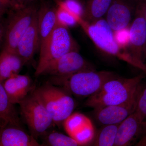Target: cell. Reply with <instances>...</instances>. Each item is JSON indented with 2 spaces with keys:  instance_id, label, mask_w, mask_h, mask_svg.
Masks as SVG:
<instances>
[{
  "instance_id": "cell-27",
  "label": "cell",
  "mask_w": 146,
  "mask_h": 146,
  "mask_svg": "<svg viewBox=\"0 0 146 146\" xmlns=\"http://www.w3.org/2000/svg\"><path fill=\"white\" fill-rule=\"evenodd\" d=\"M16 2L18 3V4L22 6H25L32 3L33 1H34L35 0H14Z\"/></svg>"
},
{
  "instance_id": "cell-8",
  "label": "cell",
  "mask_w": 146,
  "mask_h": 146,
  "mask_svg": "<svg viewBox=\"0 0 146 146\" xmlns=\"http://www.w3.org/2000/svg\"><path fill=\"white\" fill-rule=\"evenodd\" d=\"M129 52L133 57L145 63L146 56V21L141 0L136 3L135 14L129 27Z\"/></svg>"
},
{
  "instance_id": "cell-17",
  "label": "cell",
  "mask_w": 146,
  "mask_h": 146,
  "mask_svg": "<svg viewBox=\"0 0 146 146\" xmlns=\"http://www.w3.org/2000/svg\"><path fill=\"white\" fill-rule=\"evenodd\" d=\"M25 64L16 52L3 50L0 55V82L18 74Z\"/></svg>"
},
{
  "instance_id": "cell-22",
  "label": "cell",
  "mask_w": 146,
  "mask_h": 146,
  "mask_svg": "<svg viewBox=\"0 0 146 146\" xmlns=\"http://www.w3.org/2000/svg\"><path fill=\"white\" fill-rule=\"evenodd\" d=\"M44 142V145L48 146H80L77 142L71 136L56 131L51 132L47 135L45 137Z\"/></svg>"
},
{
  "instance_id": "cell-29",
  "label": "cell",
  "mask_w": 146,
  "mask_h": 146,
  "mask_svg": "<svg viewBox=\"0 0 146 146\" xmlns=\"http://www.w3.org/2000/svg\"><path fill=\"white\" fill-rule=\"evenodd\" d=\"M129 1H131L133 2L137 3V2H138V1H139V0H129Z\"/></svg>"
},
{
  "instance_id": "cell-11",
  "label": "cell",
  "mask_w": 146,
  "mask_h": 146,
  "mask_svg": "<svg viewBox=\"0 0 146 146\" xmlns=\"http://www.w3.org/2000/svg\"><path fill=\"white\" fill-rule=\"evenodd\" d=\"M136 5V3L129 0H113L105 19L113 31L129 27Z\"/></svg>"
},
{
  "instance_id": "cell-23",
  "label": "cell",
  "mask_w": 146,
  "mask_h": 146,
  "mask_svg": "<svg viewBox=\"0 0 146 146\" xmlns=\"http://www.w3.org/2000/svg\"><path fill=\"white\" fill-rule=\"evenodd\" d=\"M135 112L141 120L143 136L146 134V86L139 92Z\"/></svg>"
},
{
  "instance_id": "cell-26",
  "label": "cell",
  "mask_w": 146,
  "mask_h": 146,
  "mask_svg": "<svg viewBox=\"0 0 146 146\" xmlns=\"http://www.w3.org/2000/svg\"><path fill=\"white\" fill-rule=\"evenodd\" d=\"M114 35L118 44L124 48H126L129 43V27L114 31Z\"/></svg>"
},
{
  "instance_id": "cell-3",
  "label": "cell",
  "mask_w": 146,
  "mask_h": 146,
  "mask_svg": "<svg viewBox=\"0 0 146 146\" xmlns=\"http://www.w3.org/2000/svg\"><path fill=\"white\" fill-rule=\"evenodd\" d=\"M117 76L109 71L94 69L80 71L64 77H53L52 81L76 96L89 97L96 93L106 82Z\"/></svg>"
},
{
  "instance_id": "cell-30",
  "label": "cell",
  "mask_w": 146,
  "mask_h": 146,
  "mask_svg": "<svg viewBox=\"0 0 146 146\" xmlns=\"http://www.w3.org/2000/svg\"><path fill=\"white\" fill-rule=\"evenodd\" d=\"M55 1H58V0H55Z\"/></svg>"
},
{
  "instance_id": "cell-13",
  "label": "cell",
  "mask_w": 146,
  "mask_h": 146,
  "mask_svg": "<svg viewBox=\"0 0 146 146\" xmlns=\"http://www.w3.org/2000/svg\"><path fill=\"white\" fill-rule=\"evenodd\" d=\"M39 45L36 13L31 25L19 41L16 52L26 64L32 60L36 50L39 49Z\"/></svg>"
},
{
  "instance_id": "cell-24",
  "label": "cell",
  "mask_w": 146,
  "mask_h": 146,
  "mask_svg": "<svg viewBox=\"0 0 146 146\" xmlns=\"http://www.w3.org/2000/svg\"><path fill=\"white\" fill-rule=\"evenodd\" d=\"M57 16L58 21L66 26L72 27L78 24L77 17L59 5L58 8Z\"/></svg>"
},
{
  "instance_id": "cell-5",
  "label": "cell",
  "mask_w": 146,
  "mask_h": 146,
  "mask_svg": "<svg viewBox=\"0 0 146 146\" xmlns=\"http://www.w3.org/2000/svg\"><path fill=\"white\" fill-rule=\"evenodd\" d=\"M50 114L54 123L59 125L73 113L75 103L70 94L63 88L48 84L34 90Z\"/></svg>"
},
{
  "instance_id": "cell-25",
  "label": "cell",
  "mask_w": 146,
  "mask_h": 146,
  "mask_svg": "<svg viewBox=\"0 0 146 146\" xmlns=\"http://www.w3.org/2000/svg\"><path fill=\"white\" fill-rule=\"evenodd\" d=\"M59 6L72 13L76 17H82L84 8L77 0H64L59 1Z\"/></svg>"
},
{
  "instance_id": "cell-6",
  "label": "cell",
  "mask_w": 146,
  "mask_h": 146,
  "mask_svg": "<svg viewBox=\"0 0 146 146\" xmlns=\"http://www.w3.org/2000/svg\"><path fill=\"white\" fill-rule=\"evenodd\" d=\"M38 9L32 3L9 12L3 33V49L16 52L19 41L31 25Z\"/></svg>"
},
{
  "instance_id": "cell-2",
  "label": "cell",
  "mask_w": 146,
  "mask_h": 146,
  "mask_svg": "<svg viewBox=\"0 0 146 146\" xmlns=\"http://www.w3.org/2000/svg\"><path fill=\"white\" fill-rule=\"evenodd\" d=\"M144 76L141 74L131 78L117 76L110 80L96 93L88 98L85 106L95 109L123 103L140 90Z\"/></svg>"
},
{
  "instance_id": "cell-15",
  "label": "cell",
  "mask_w": 146,
  "mask_h": 146,
  "mask_svg": "<svg viewBox=\"0 0 146 146\" xmlns=\"http://www.w3.org/2000/svg\"><path fill=\"white\" fill-rule=\"evenodd\" d=\"M141 134L142 124L135 111L119 124L114 146L130 145L138 135Z\"/></svg>"
},
{
  "instance_id": "cell-14",
  "label": "cell",
  "mask_w": 146,
  "mask_h": 146,
  "mask_svg": "<svg viewBox=\"0 0 146 146\" xmlns=\"http://www.w3.org/2000/svg\"><path fill=\"white\" fill-rule=\"evenodd\" d=\"M1 83L2 84L9 99L15 104H19L23 101L31 90V79L25 75L18 74Z\"/></svg>"
},
{
  "instance_id": "cell-9",
  "label": "cell",
  "mask_w": 146,
  "mask_h": 146,
  "mask_svg": "<svg viewBox=\"0 0 146 146\" xmlns=\"http://www.w3.org/2000/svg\"><path fill=\"white\" fill-rule=\"evenodd\" d=\"M88 69L93 68L79 51H72L50 64L42 75L48 74L54 77H64Z\"/></svg>"
},
{
  "instance_id": "cell-7",
  "label": "cell",
  "mask_w": 146,
  "mask_h": 146,
  "mask_svg": "<svg viewBox=\"0 0 146 146\" xmlns=\"http://www.w3.org/2000/svg\"><path fill=\"white\" fill-rule=\"evenodd\" d=\"M19 104L21 115L35 138L44 135L54 123L50 114L34 91Z\"/></svg>"
},
{
  "instance_id": "cell-1",
  "label": "cell",
  "mask_w": 146,
  "mask_h": 146,
  "mask_svg": "<svg viewBox=\"0 0 146 146\" xmlns=\"http://www.w3.org/2000/svg\"><path fill=\"white\" fill-rule=\"evenodd\" d=\"M77 21L97 48L106 53L140 69L146 74V64L133 57L128 51L118 44L115 38L114 31L105 18L89 23L82 17H78Z\"/></svg>"
},
{
  "instance_id": "cell-28",
  "label": "cell",
  "mask_w": 146,
  "mask_h": 146,
  "mask_svg": "<svg viewBox=\"0 0 146 146\" xmlns=\"http://www.w3.org/2000/svg\"><path fill=\"white\" fill-rule=\"evenodd\" d=\"M136 146H146V134L143 136L141 140L136 144Z\"/></svg>"
},
{
  "instance_id": "cell-10",
  "label": "cell",
  "mask_w": 146,
  "mask_h": 146,
  "mask_svg": "<svg viewBox=\"0 0 146 146\" xmlns=\"http://www.w3.org/2000/svg\"><path fill=\"white\" fill-rule=\"evenodd\" d=\"M141 88L130 99L123 103L94 109L96 119L103 125L121 123L136 110L138 94Z\"/></svg>"
},
{
  "instance_id": "cell-16",
  "label": "cell",
  "mask_w": 146,
  "mask_h": 146,
  "mask_svg": "<svg viewBox=\"0 0 146 146\" xmlns=\"http://www.w3.org/2000/svg\"><path fill=\"white\" fill-rule=\"evenodd\" d=\"M36 138L22 127L9 126L1 128V146H40Z\"/></svg>"
},
{
  "instance_id": "cell-4",
  "label": "cell",
  "mask_w": 146,
  "mask_h": 146,
  "mask_svg": "<svg viewBox=\"0 0 146 146\" xmlns=\"http://www.w3.org/2000/svg\"><path fill=\"white\" fill-rule=\"evenodd\" d=\"M79 47L70 33L68 27L58 21L46 46L39 54L35 74L42 75L48 66L61 56L72 51H79Z\"/></svg>"
},
{
  "instance_id": "cell-18",
  "label": "cell",
  "mask_w": 146,
  "mask_h": 146,
  "mask_svg": "<svg viewBox=\"0 0 146 146\" xmlns=\"http://www.w3.org/2000/svg\"><path fill=\"white\" fill-rule=\"evenodd\" d=\"M14 105L9 99L2 84L0 83L1 128L9 126L22 127L21 120Z\"/></svg>"
},
{
  "instance_id": "cell-20",
  "label": "cell",
  "mask_w": 146,
  "mask_h": 146,
  "mask_svg": "<svg viewBox=\"0 0 146 146\" xmlns=\"http://www.w3.org/2000/svg\"><path fill=\"white\" fill-rule=\"evenodd\" d=\"M92 124L88 117L80 112L72 113L63 123L66 133L72 138Z\"/></svg>"
},
{
  "instance_id": "cell-12",
  "label": "cell",
  "mask_w": 146,
  "mask_h": 146,
  "mask_svg": "<svg viewBox=\"0 0 146 146\" xmlns=\"http://www.w3.org/2000/svg\"><path fill=\"white\" fill-rule=\"evenodd\" d=\"M58 8L47 3H43L38 9L37 23L39 31V54L43 53L51 35L58 23Z\"/></svg>"
},
{
  "instance_id": "cell-19",
  "label": "cell",
  "mask_w": 146,
  "mask_h": 146,
  "mask_svg": "<svg viewBox=\"0 0 146 146\" xmlns=\"http://www.w3.org/2000/svg\"><path fill=\"white\" fill-rule=\"evenodd\" d=\"M112 1L113 0H87L82 18L89 23L104 18Z\"/></svg>"
},
{
  "instance_id": "cell-21",
  "label": "cell",
  "mask_w": 146,
  "mask_h": 146,
  "mask_svg": "<svg viewBox=\"0 0 146 146\" xmlns=\"http://www.w3.org/2000/svg\"><path fill=\"white\" fill-rule=\"evenodd\" d=\"M119 124L104 125L95 135L91 143L94 146H114Z\"/></svg>"
}]
</instances>
